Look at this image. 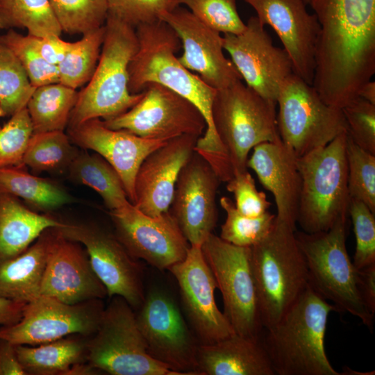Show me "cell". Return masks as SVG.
<instances>
[{"label":"cell","instance_id":"6da1fadb","mask_svg":"<svg viewBox=\"0 0 375 375\" xmlns=\"http://www.w3.org/2000/svg\"><path fill=\"white\" fill-rule=\"evenodd\" d=\"M138 48L128 65V90L139 94L147 85L158 83L191 101L202 113L207 127L198 138L194 151L212 162L222 155L213 128L211 108L216 90L185 68L176 56L181 47L174 30L162 20L135 28Z\"/></svg>","mask_w":375,"mask_h":375},{"label":"cell","instance_id":"7a4b0ae2","mask_svg":"<svg viewBox=\"0 0 375 375\" xmlns=\"http://www.w3.org/2000/svg\"><path fill=\"white\" fill-rule=\"evenodd\" d=\"M332 311L338 310L308 285L281 319L264 329L260 338L275 375H342L324 347Z\"/></svg>","mask_w":375,"mask_h":375},{"label":"cell","instance_id":"3957f363","mask_svg":"<svg viewBox=\"0 0 375 375\" xmlns=\"http://www.w3.org/2000/svg\"><path fill=\"white\" fill-rule=\"evenodd\" d=\"M276 106L242 80L216 90L211 116L223 152L224 183L247 171L249 154L254 147L281 140Z\"/></svg>","mask_w":375,"mask_h":375},{"label":"cell","instance_id":"277c9868","mask_svg":"<svg viewBox=\"0 0 375 375\" xmlns=\"http://www.w3.org/2000/svg\"><path fill=\"white\" fill-rule=\"evenodd\" d=\"M105 33L96 69L88 85L78 92L68 128L92 119L107 120L128 110L142 98L143 92L131 94L128 65L138 48L135 28L107 16Z\"/></svg>","mask_w":375,"mask_h":375},{"label":"cell","instance_id":"5b68a950","mask_svg":"<svg viewBox=\"0 0 375 375\" xmlns=\"http://www.w3.org/2000/svg\"><path fill=\"white\" fill-rule=\"evenodd\" d=\"M297 229L276 220L269 234L251 247V263L264 329L274 325L308 285Z\"/></svg>","mask_w":375,"mask_h":375},{"label":"cell","instance_id":"8992f818","mask_svg":"<svg viewBox=\"0 0 375 375\" xmlns=\"http://www.w3.org/2000/svg\"><path fill=\"white\" fill-rule=\"evenodd\" d=\"M347 132L297 158L301 190L297 224L308 233L324 231L347 218Z\"/></svg>","mask_w":375,"mask_h":375},{"label":"cell","instance_id":"52a82bcc","mask_svg":"<svg viewBox=\"0 0 375 375\" xmlns=\"http://www.w3.org/2000/svg\"><path fill=\"white\" fill-rule=\"evenodd\" d=\"M347 218L329 229L313 233L295 231L305 258L309 286L338 311L358 317L369 328L374 318L364 305L358 287V270L346 245Z\"/></svg>","mask_w":375,"mask_h":375},{"label":"cell","instance_id":"ba28073f","mask_svg":"<svg viewBox=\"0 0 375 375\" xmlns=\"http://www.w3.org/2000/svg\"><path fill=\"white\" fill-rule=\"evenodd\" d=\"M112 297L87 340V362L112 375H178L148 353L133 308L122 297Z\"/></svg>","mask_w":375,"mask_h":375},{"label":"cell","instance_id":"9c48e42d","mask_svg":"<svg viewBox=\"0 0 375 375\" xmlns=\"http://www.w3.org/2000/svg\"><path fill=\"white\" fill-rule=\"evenodd\" d=\"M281 141L302 156L347 131L342 109L325 103L312 85L292 73L282 83L276 100Z\"/></svg>","mask_w":375,"mask_h":375},{"label":"cell","instance_id":"30bf717a","mask_svg":"<svg viewBox=\"0 0 375 375\" xmlns=\"http://www.w3.org/2000/svg\"><path fill=\"white\" fill-rule=\"evenodd\" d=\"M221 292L224 314L235 334L260 338L264 330L251 263V247L228 243L211 233L201 246Z\"/></svg>","mask_w":375,"mask_h":375},{"label":"cell","instance_id":"8fae6325","mask_svg":"<svg viewBox=\"0 0 375 375\" xmlns=\"http://www.w3.org/2000/svg\"><path fill=\"white\" fill-rule=\"evenodd\" d=\"M136 315L148 353L178 375H197L199 343L179 307L163 290H151Z\"/></svg>","mask_w":375,"mask_h":375},{"label":"cell","instance_id":"7c38bea8","mask_svg":"<svg viewBox=\"0 0 375 375\" xmlns=\"http://www.w3.org/2000/svg\"><path fill=\"white\" fill-rule=\"evenodd\" d=\"M102 121L111 129L162 140L182 135L200 138L207 127L202 113L191 101L158 83L147 85L141 99L128 110Z\"/></svg>","mask_w":375,"mask_h":375},{"label":"cell","instance_id":"4fadbf2b","mask_svg":"<svg viewBox=\"0 0 375 375\" xmlns=\"http://www.w3.org/2000/svg\"><path fill=\"white\" fill-rule=\"evenodd\" d=\"M104 308L101 299L69 304L40 295L26 303L17 323L0 328V338L15 345H39L72 334L90 336Z\"/></svg>","mask_w":375,"mask_h":375},{"label":"cell","instance_id":"5bb4252c","mask_svg":"<svg viewBox=\"0 0 375 375\" xmlns=\"http://www.w3.org/2000/svg\"><path fill=\"white\" fill-rule=\"evenodd\" d=\"M110 215L115 236L135 260L165 271L186 257L190 244L169 210L151 217L130 203Z\"/></svg>","mask_w":375,"mask_h":375},{"label":"cell","instance_id":"9a60e30c","mask_svg":"<svg viewBox=\"0 0 375 375\" xmlns=\"http://www.w3.org/2000/svg\"><path fill=\"white\" fill-rule=\"evenodd\" d=\"M57 228L62 235L85 247L110 297L119 296L133 308L140 307L145 297L140 267L115 235L83 224L64 222Z\"/></svg>","mask_w":375,"mask_h":375},{"label":"cell","instance_id":"2e32d148","mask_svg":"<svg viewBox=\"0 0 375 375\" xmlns=\"http://www.w3.org/2000/svg\"><path fill=\"white\" fill-rule=\"evenodd\" d=\"M223 47L246 83L263 98L276 103L284 80L293 72L283 48L275 46L256 16L251 17L240 34H224Z\"/></svg>","mask_w":375,"mask_h":375},{"label":"cell","instance_id":"e0dca14e","mask_svg":"<svg viewBox=\"0 0 375 375\" xmlns=\"http://www.w3.org/2000/svg\"><path fill=\"white\" fill-rule=\"evenodd\" d=\"M179 288L182 308L199 344H210L235 332L215 299L213 274L199 245H190L183 260L168 269Z\"/></svg>","mask_w":375,"mask_h":375},{"label":"cell","instance_id":"ac0fdd59","mask_svg":"<svg viewBox=\"0 0 375 375\" xmlns=\"http://www.w3.org/2000/svg\"><path fill=\"white\" fill-rule=\"evenodd\" d=\"M220 182L207 160L195 151L179 173L169 211L190 245L201 246L216 226Z\"/></svg>","mask_w":375,"mask_h":375},{"label":"cell","instance_id":"d6986e66","mask_svg":"<svg viewBox=\"0 0 375 375\" xmlns=\"http://www.w3.org/2000/svg\"><path fill=\"white\" fill-rule=\"evenodd\" d=\"M178 35L183 51L179 62L196 72L210 87L219 90L242 80L231 59L224 53L221 33L199 20L188 8L177 6L162 15Z\"/></svg>","mask_w":375,"mask_h":375},{"label":"cell","instance_id":"ffe728a7","mask_svg":"<svg viewBox=\"0 0 375 375\" xmlns=\"http://www.w3.org/2000/svg\"><path fill=\"white\" fill-rule=\"evenodd\" d=\"M264 26H271L288 55L294 74L312 85L319 24L304 0H243Z\"/></svg>","mask_w":375,"mask_h":375},{"label":"cell","instance_id":"44dd1931","mask_svg":"<svg viewBox=\"0 0 375 375\" xmlns=\"http://www.w3.org/2000/svg\"><path fill=\"white\" fill-rule=\"evenodd\" d=\"M40 295L69 304L102 299L108 295L85 249L79 242L62 235L57 228L49 249Z\"/></svg>","mask_w":375,"mask_h":375},{"label":"cell","instance_id":"7402d4cb","mask_svg":"<svg viewBox=\"0 0 375 375\" xmlns=\"http://www.w3.org/2000/svg\"><path fill=\"white\" fill-rule=\"evenodd\" d=\"M67 134L75 146L94 151L116 170L133 204L135 179L140 165L150 153L168 141L144 138L124 130L111 129L98 118L68 128Z\"/></svg>","mask_w":375,"mask_h":375},{"label":"cell","instance_id":"603a6c76","mask_svg":"<svg viewBox=\"0 0 375 375\" xmlns=\"http://www.w3.org/2000/svg\"><path fill=\"white\" fill-rule=\"evenodd\" d=\"M199 137L182 135L150 153L140 165L134 183L133 205L159 216L169 210L179 173L194 151Z\"/></svg>","mask_w":375,"mask_h":375},{"label":"cell","instance_id":"cb8c5ba5","mask_svg":"<svg viewBox=\"0 0 375 375\" xmlns=\"http://www.w3.org/2000/svg\"><path fill=\"white\" fill-rule=\"evenodd\" d=\"M297 156L281 140L260 143L253 149L247 166L274 196L276 220L294 229L301 190Z\"/></svg>","mask_w":375,"mask_h":375},{"label":"cell","instance_id":"d4e9b609","mask_svg":"<svg viewBox=\"0 0 375 375\" xmlns=\"http://www.w3.org/2000/svg\"><path fill=\"white\" fill-rule=\"evenodd\" d=\"M197 375H275L261 338L233 334L210 344H199Z\"/></svg>","mask_w":375,"mask_h":375},{"label":"cell","instance_id":"484cf974","mask_svg":"<svg viewBox=\"0 0 375 375\" xmlns=\"http://www.w3.org/2000/svg\"><path fill=\"white\" fill-rule=\"evenodd\" d=\"M55 228L44 231L24 252L0 264V297L28 303L40 296Z\"/></svg>","mask_w":375,"mask_h":375},{"label":"cell","instance_id":"4316f807","mask_svg":"<svg viewBox=\"0 0 375 375\" xmlns=\"http://www.w3.org/2000/svg\"><path fill=\"white\" fill-rule=\"evenodd\" d=\"M63 224L31 210L15 196L0 192V264L24 252L47 229Z\"/></svg>","mask_w":375,"mask_h":375},{"label":"cell","instance_id":"83f0119b","mask_svg":"<svg viewBox=\"0 0 375 375\" xmlns=\"http://www.w3.org/2000/svg\"><path fill=\"white\" fill-rule=\"evenodd\" d=\"M86 342L64 337L35 347L17 344L15 351L26 375H67L72 366L87 362Z\"/></svg>","mask_w":375,"mask_h":375},{"label":"cell","instance_id":"f1b7e54d","mask_svg":"<svg viewBox=\"0 0 375 375\" xmlns=\"http://www.w3.org/2000/svg\"><path fill=\"white\" fill-rule=\"evenodd\" d=\"M0 192L22 199L38 210L50 212L74 201L62 188L25 170V166L0 168Z\"/></svg>","mask_w":375,"mask_h":375},{"label":"cell","instance_id":"f546056e","mask_svg":"<svg viewBox=\"0 0 375 375\" xmlns=\"http://www.w3.org/2000/svg\"><path fill=\"white\" fill-rule=\"evenodd\" d=\"M67 171L69 178L74 183L96 191L110 211L131 203L116 170L98 153H89L84 149L79 151Z\"/></svg>","mask_w":375,"mask_h":375},{"label":"cell","instance_id":"4dcf8cb0","mask_svg":"<svg viewBox=\"0 0 375 375\" xmlns=\"http://www.w3.org/2000/svg\"><path fill=\"white\" fill-rule=\"evenodd\" d=\"M78 94L76 90L60 83L36 88L26 104L33 134L64 131Z\"/></svg>","mask_w":375,"mask_h":375},{"label":"cell","instance_id":"1f68e13d","mask_svg":"<svg viewBox=\"0 0 375 375\" xmlns=\"http://www.w3.org/2000/svg\"><path fill=\"white\" fill-rule=\"evenodd\" d=\"M13 28L39 38L62 32L49 0H0V30Z\"/></svg>","mask_w":375,"mask_h":375},{"label":"cell","instance_id":"d6a6232c","mask_svg":"<svg viewBox=\"0 0 375 375\" xmlns=\"http://www.w3.org/2000/svg\"><path fill=\"white\" fill-rule=\"evenodd\" d=\"M79 152L64 131L33 134L23 165L35 172L67 170Z\"/></svg>","mask_w":375,"mask_h":375},{"label":"cell","instance_id":"836d02e7","mask_svg":"<svg viewBox=\"0 0 375 375\" xmlns=\"http://www.w3.org/2000/svg\"><path fill=\"white\" fill-rule=\"evenodd\" d=\"M104 25L83 34L58 65L59 83L76 90L91 79L99 61Z\"/></svg>","mask_w":375,"mask_h":375},{"label":"cell","instance_id":"e575fe53","mask_svg":"<svg viewBox=\"0 0 375 375\" xmlns=\"http://www.w3.org/2000/svg\"><path fill=\"white\" fill-rule=\"evenodd\" d=\"M35 88L16 56L0 42V117L26 107Z\"/></svg>","mask_w":375,"mask_h":375},{"label":"cell","instance_id":"d590c367","mask_svg":"<svg viewBox=\"0 0 375 375\" xmlns=\"http://www.w3.org/2000/svg\"><path fill=\"white\" fill-rule=\"evenodd\" d=\"M219 203L226 212L219 237L233 245L251 247L262 241L274 226L276 215L268 211L260 217H249L240 213L228 197H221Z\"/></svg>","mask_w":375,"mask_h":375},{"label":"cell","instance_id":"8d00e7d4","mask_svg":"<svg viewBox=\"0 0 375 375\" xmlns=\"http://www.w3.org/2000/svg\"><path fill=\"white\" fill-rule=\"evenodd\" d=\"M62 31L82 35L104 25L107 0H49Z\"/></svg>","mask_w":375,"mask_h":375},{"label":"cell","instance_id":"74e56055","mask_svg":"<svg viewBox=\"0 0 375 375\" xmlns=\"http://www.w3.org/2000/svg\"><path fill=\"white\" fill-rule=\"evenodd\" d=\"M346 156L349 197L362 201L375 214V155L358 146L347 134Z\"/></svg>","mask_w":375,"mask_h":375},{"label":"cell","instance_id":"f35d334b","mask_svg":"<svg viewBox=\"0 0 375 375\" xmlns=\"http://www.w3.org/2000/svg\"><path fill=\"white\" fill-rule=\"evenodd\" d=\"M0 42L16 56L33 87L59 83L58 67L42 57L28 35H24L9 29L0 35Z\"/></svg>","mask_w":375,"mask_h":375},{"label":"cell","instance_id":"ab89813d","mask_svg":"<svg viewBox=\"0 0 375 375\" xmlns=\"http://www.w3.org/2000/svg\"><path fill=\"white\" fill-rule=\"evenodd\" d=\"M185 6L199 20L223 34H240L246 28L235 0H176Z\"/></svg>","mask_w":375,"mask_h":375},{"label":"cell","instance_id":"60d3db41","mask_svg":"<svg viewBox=\"0 0 375 375\" xmlns=\"http://www.w3.org/2000/svg\"><path fill=\"white\" fill-rule=\"evenodd\" d=\"M32 135L33 126L26 107L0 126V168L24 165L23 157Z\"/></svg>","mask_w":375,"mask_h":375},{"label":"cell","instance_id":"b9f144b4","mask_svg":"<svg viewBox=\"0 0 375 375\" xmlns=\"http://www.w3.org/2000/svg\"><path fill=\"white\" fill-rule=\"evenodd\" d=\"M348 215L356 237L352 262L360 269L375 263V214L362 201L350 199Z\"/></svg>","mask_w":375,"mask_h":375},{"label":"cell","instance_id":"7bdbcfd3","mask_svg":"<svg viewBox=\"0 0 375 375\" xmlns=\"http://www.w3.org/2000/svg\"><path fill=\"white\" fill-rule=\"evenodd\" d=\"M107 6L108 16L135 28L160 20L162 15L178 5L176 0H107Z\"/></svg>","mask_w":375,"mask_h":375},{"label":"cell","instance_id":"ee69618b","mask_svg":"<svg viewBox=\"0 0 375 375\" xmlns=\"http://www.w3.org/2000/svg\"><path fill=\"white\" fill-rule=\"evenodd\" d=\"M342 110L349 138L358 146L375 155V104L358 97Z\"/></svg>","mask_w":375,"mask_h":375},{"label":"cell","instance_id":"f6af8a7d","mask_svg":"<svg viewBox=\"0 0 375 375\" xmlns=\"http://www.w3.org/2000/svg\"><path fill=\"white\" fill-rule=\"evenodd\" d=\"M226 189L234 195L236 209L245 216L260 217L267 212L271 206L265 192L257 190L248 170L234 175L226 183Z\"/></svg>","mask_w":375,"mask_h":375},{"label":"cell","instance_id":"bcb514c9","mask_svg":"<svg viewBox=\"0 0 375 375\" xmlns=\"http://www.w3.org/2000/svg\"><path fill=\"white\" fill-rule=\"evenodd\" d=\"M29 36L42 57L47 62L56 66L64 59L74 45V42L62 40L58 35L42 38Z\"/></svg>","mask_w":375,"mask_h":375},{"label":"cell","instance_id":"7dc6e473","mask_svg":"<svg viewBox=\"0 0 375 375\" xmlns=\"http://www.w3.org/2000/svg\"><path fill=\"white\" fill-rule=\"evenodd\" d=\"M358 270V287L367 310L375 314V263Z\"/></svg>","mask_w":375,"mask_h":375},{"label":"cell","instance_id":"c3c4849f","mask_svg":"<svg viewBox=\"0 0 375 375\" xmlns=\"http://www.w3.org/2000/svg\"><path fill=\"white\" fill-rule=\"evenodd\" d=\"M0 375H26L18 360L15 345L1 338Z\"/></svg>","mask_w":375,"mask_h":375},{"label":"cell","instance_id":"681fc988","mask_svg":"<svg viewBox=\"0 0 375 375\" xmlns=\"http://www.w3.org/2000/svg\"><path fill=\"white\" fill-rule=\"evenodd\" d=\"M26 304L0 297V326H8L17 323L23 315Z\"/></svg>","mask_w":375,"mask_h":375},{"label":"cell","instance_id":"f907efd6","mask_svg":"<svg viewBox=\"0 0 375 375\" xmlns=\"http://www.w3.org/2000/svg\"><path fill=\"white\" fill-rule=\"evenodd\" d=\"M358 97L375 104V81L370 80L360 89Z\"/></svg>","mask_w":375,"mask_h":375},{"label":"cell","instance_id":"816d5d0a","mask_svg":"<svg viewBox=\"0 0 375 375\" xmlns=\"http://www.w3.org/2000/svg\"><path fill=\"white\" fill-rule=\"evenodd\" d=\"M306 5H309L310 6L312 0H304Z\"/></svg>","mask_w":375,"mask_h":375}]
</instances>
